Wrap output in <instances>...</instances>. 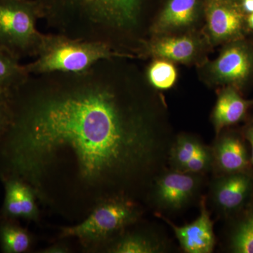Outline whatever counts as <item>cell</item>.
Instances as JSON below:
<instances>
[{
	"label": "cell",
	"instance_id": "1",
	"mask_svg": "<svg viewBox=\"0 0 253 253\" xmlns=\"http://www.w3.org/2000/svg\"><path fill=\"white\" fill-rule=\"evenodd\" d=\"M9 103L0 161L43 198H129L169 159L172 141L154 111L110 81L101 61L85 72L30 75Z\"/></svg>",
	"mask_w": 253,
	"mask_h": 253
},
{
	"label": "cell",
	"instance_id": "2",
	"mask_svg": "<svg viewBox=\"0 0 253 253\" xmlns=\"http://www.w3.org/2000/svg\"><path fill=\"white\" fill-rule=\"evenodd\" d=\"M41 18L57 33L104 42V33L134 29L145 0H36Z\"/></svg>",
	"mask_w": 253,
	"mask_h": 253
},
{
	"label": "cell",
	"instance_id": "3",
	"mask_svg": "<svg viewBox=\"0 0 253 253\" xmlns=\"http://www.w3.org/2000/svg\"><path fill=\"white\" fill-rule=\"evenodd\" d=\"M36 59L24 65L31 76L85 72L96 63L115 58L132 57L116 51L109 43L50 33L42 36Z\"/></svg>",
	"mask_w": 253,
	"mask_h": 253
},
{
	"label": "cell",
	"instance_id": "4",
	"mask_svg": "<svg viewBox=\"0 0 253 253\" xmlns=\"http://www.w3.org/2000/svg\"><path fill=\"white\" fill-rule=\"evenodd\" d=\"M36 0H0V49L22 59L36 56L42 33Z\"/></svg>",
	"mask_w": 253,
	"mask_h": 253
},
{
	"label": "cell",
	"instance_id": "5",
	"mask_svg": "<svg viewBox=\"0 0 253 253\" xmlns=\"http://www.w3.org/2000/svg\"><path fill=\"white\" fill-rule=\"evenodd\" d=\"M139 214L129 198H109L100 202L82 222L63 229L61 237L77 238L87 244L100 242L135 222Z\"/></svg>",
	"mask_w": 253,
	"mask_h": 253
},
{
	"label": "cell",
	"instance_id": "6",
	"mask_svg": "<svg viewBox=\"0 0 253 253\" xmlns=\"http://www.w3.org/2000/svg\"><path fill=\"white\" fill-rule=\"evenodd\" d=\"M200 184L201 181L197 174L176 170L163 172L151 185L152 199L161 209L179 211L194 198Z\"/></svg>",
	"mask_w": 253,
	"mask_h": 253
},
{
	"label": "cell",
	"instance_id": "7",
	"mask_svg": "<svg viewBox=\"0 0 253 253\" xmlns=\"http://www.w3.org/2000/svg\"><path fill=\"white\" fill-rule=\"evenodd\" d=\"M210 69L213 79L218 83L241 84L252 73L253 51L241 43L231 44L221 51Z\"/></svg>",
	"mask_w": 253,
	"mask_h": 253
},
{
	"label": "cell",
	"instance_id": "8",
	"mask_svg": "<svg viewBox=\"0 0 253 253\" xmlns=\"http://www.w3.org/2000/svg\"><path fill=\"white\" fill-rule=\"evenodd\" d=\"M199 217L189 224L174 225L166 219L171 226L182 249L188 253H211L215 244L213 223L206 208V199L201 201Z\"/></svg>",
	"mask_w": 253,
	"mask_h": 253
},
{
	"label": "cell",
	"instance_id": "9",
	"mask_svg": "<svg viewBox=\"0 0 253 253\" xmlns=\"http://www.w3.org/2000/svg\"><path fill=\"white\" fill-rule=\"evenodd\" d=\"M208 31L213 42L231 41L242 35L244 17L235 6L211 0L206 10Z\"/></svg>",
	"mask_w": 253,
	"mask_h": 253
},
{
	"label": "cell",
	"instance_id": "10",
	"mask_svg": "<svg viewBox=\"0 0 253 253\" xmlns=\"http://www.w3.org/2000/svg\"><path fill=\"white\" fill-rule=\"evenodd\" d=\"M252 187L249 176L241 173H233L221 178L213 186V201L224 212H231L242 206Z\"/></svg>",
	"mask_w": 253,
	"mask_h": 253
},
{
	"label": "cell",
	"instance_id": "11",
	"mask_svg": "<svg viewBox=\"0 0 253 253\" xmlns=\"http://www.w3.org/2000/svg\"><path fill=\"white\" fill-rule=\"evenodd\" d=\"M36 194L27 183L16 178H9L5 186V212L11 217L37 219L38 210Z\"/></svg>",
	"mask_w": 253,
	"mask_h": 253
},
{
	"label": "cell",
	"instance_id": "12",
	"mask_svg": "<svg viewBox=\"0 0 253 253\" xmlns=\"http://www.w3.org/2000/svg\"><path fill=\"white\" fill-rule=\"evenodd\" d=\"M198 49L197 41L187 36L166 37L152 42L147 46L148 52L156 57L181 63L194 59Z\"/></svg>",
	"mask_w": 253,
	"mask_h": 253
},
{
	"label": "cell",
	"instance_id": "13",
	"mask_svg": "<svg viewBox=\"0 0 253 253\" xmlns=\"http://www.w3.org/2000/svg\"><path fill=\"white\" fill-rule=\"evenodd\" d=\"M198 0H169L161 13L154 31L166 33L191 26L197 16Z\"/></svg>",
	"mask_w": 253,
	"mask_h": 253
},
{
	"label": "cell",
	"instance_id": "14",
	"mask_svg": "<svg viewBox=\"0 0 253 253\" xmlns=\"http://www.w3.org/2000/svg\"><path fill=\"white\" fill-rule=\"evenodd\" d=\"M247 101L233 89L227 88L218 97L213 111V123L216 132L219 133L224 126L241 121L247 110Z\"/></svg>",
	"mask_w": 253,
	"mask_h": 253
},
{
	"label": "cell",
	"instance_id": "15",
	"mask_svg": "<svg viewBox=\"0 0 253 253\" xmlns=\"http://www.w3.org/2000/svg\"><path fill=\"white\" fill-rule=\"evenodd\" d=\"M212 155L217 166L224 172L238 173L248 165L246 148L236 136H226L219 139Z\"/></svg>",
	"mask_w": 253,
	"mask_h": 253
},
{
	"label": "cell",
	"instance_id": "16",
	"mask_svg": "<svg viewBox=\"0 0 253 253\" xmlns=\"http://www.w3.org/2000/svg\"><path fill=\"white\" fill-rule=\"evenodd\" d=\"M29 76L19 59L0 49V89L9 91Z\"/></svg>",
	"mask_w": 253,
	"mask_h": 253
},
{
	"label": "cell",
	"instance_id": "17",
	"mask_svg": "<svg viewBox=\"0 0 253 253\" xmlns=\"http://www.w3.org/2000/svg\"><path fill=\"white\" fill-rule=\"evenodd\" d=\"M110 251L116 253H161L164 251V246L161 241L154 238L131 234L119 240Z\"/></svg>",
	"mask_w": 253,
	"mask_h": 253
},
{
	"label": "cell",
	"instance_id": "18",
	"mask_svg": "<svg viewBox=\"0 0 253 253\" xmlns=\"http://www.w3.org/2000/svg\"><path fill=\"white\" fill-rule=\"evenodd\" d=\"M204 145L189 136H180L172 142L168 161L174 170L179 171L191 158L201 150Z\"/></svg>",
	"mask_w": 253,
	"mask_h": 253
},
{
	"label": "cell",
	"instance_id": "19",
	"mask_svg": "<svg viewBox=\"0 0 253 253\" xmlns=\"http://www.w3.org/2000/svg\"><path fill=\"white\" fill-rule=\"evenodd\" d=\"M0 244L6 253H21L29 249L31 236L22 228L13 224H4L0 227Z\"/></svg>",
	"mask_w": 253,
	"mask_h": 253
},
{
	"label": "cell",
	"instance_id": "20",
	"mask_svg": "<svg viewBox=\"0 0 253 253\" xmlns=\"http://www.w3.org/2000/svg\"><path fill=\"white\" fill-rule=\"evenodd\" d=\"M176 78L177 73L174 65L165 59L154 61L148 71L150 83L156 89H169L174 85Z\"/></svg>",
	"mask_w": 253,
	"mask_h": 253
},
{
	"label": "cell",
	"instance_id": "21",
	"mask_svg": "<svg viewBox=\"0 0 253 253\" xmlns=\"http://www.w3.org/2000/svg\"><path fill=\"white\" fill-rule=\"evenodd\" d=\"M231 250L236 253H253V211L236 228L231 239Z\"/></svg>",
	"mask_w": 253,
	"mask_h": 253
},
{
	"label": "cell",
	"instance_id": "22",
	"mask_svg": "<svg viewBox=\"0 0 253 253\" xmlns=\"http://www.w3.org/2000/svg\"><path fill=\"white\" fill-rule=\"evenodd\" d=\"M212 160L213 155L211 150L204 146L179 171L191 174L205 172L212 164Z\"/></svg>",
	"mask_w": 253,
	"mask_h": 253
},
{
	"label": "cell",
	"instance_id": "23",
	"mask_svg": "<svg viewBox=\"0 0 253 253\" xmlns=\"http://www.w3.org/2000/svg\"><path fill=\"white\" fill-rule=\"evenodd\" d=\"M8 91L0 89V138L9 123L10 108Z\"/></svg>",
	"mask_w": 253,
	"mask_h": 253
},
{
	"label": "cell",
	"instance_id": "24",
	"mask_svg": "<svg viewBox=\"0 0 253 253\" xmlns=\"http://www.w3.org/2000/svg\"><path fill=\"white\" fill-rule=\"evenodd\" d=\"M243 6L246 12L249 14L253 13V0H244L243 2Z\"/></svg>",
	"mask_w": 253,
	"mask_h": 253
},
{
	"label": "cell",
	"instance_id": "25",
	"mask_svg": "<svg viewBox=\"0 0 253 253\" xmlns=\"http://www.w3.org/2000/svg\"><path fill=\"white\" fill-rule=\"evenodd\" d=\"M46 253H66L67 252V249L63 247L62 246H55L53 247L49 248V249L46 250Z\"/></svg>",
	"mask_w": 253,
	"mask_h": 253
},
{
	"label": "cell",
	"instance_id": "26",
	"mask_svg": "<svg viewBox=\"0 0 253 253\" xmlns=\"http://www.w3.org/2000/svg\"><path fill=\"white\" fill-rule=\"evenodd\" d=\"M246 137H247L248 140L251 143V148H252V161L253 163V126L250 128L249 130L247 131Z\"/></svg>",
	"mask_w": 253,
	"mask_h": 253
},
{
	"label": "cell",
	"instance_id": "27",
	"mask_svg": "<svg viewBox=\"0 0 253 253\" xmlns=\"http://www.w3.org/2000/svg\"><path fill=\"white\" fill-rule=\"evenodd\" d=\"M249 21V25L250 27L253 28V14H251V15H250L249 21Z\"/></svg>",
	"mask_w": 253,
	"mask_h": 253
}]
</instances>
